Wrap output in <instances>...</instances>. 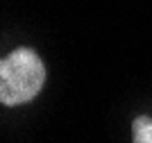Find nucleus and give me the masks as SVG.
<instances>
[{"label": "nucleus", "instance_id": "f257e3e1", "mask_svg": "<svg viewBox=\"0 0 152 143\" xmlns=\"http://www.w3.org/2000/svg\"><path fill=\"white\" fill-rule=\"evenodd\" d=\"M45 84V66L32 48H16L0 64V102L7 107L30 102Z\"/></svg>", "mask_w": 152, "mask_h": 143}, {"label": "nucleus", "instance_id": "f03ea898", "mask_svg": "<svg viewBox=\"0 0 152 143\" xmlns=\"http://www.w3.org/2000/svg\"><path fill=\"white\" fill-rule=\"evenodd\" d=\"M132 143H152V118L136 116L132 123Z\"/></svg>", "mask_w": 152, "mask_h": 143}]
</instances>
